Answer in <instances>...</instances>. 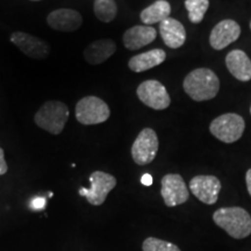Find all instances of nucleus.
Instances as JSON below:
<instances>
[{"mask_svg": "<svg viewBox=\"0 0 251 251\" xmlns=\"http://www.w3.org/2000/svg\"><path fill=\"white\" fill-rule=\"evenodd\" d=\"M183 87L187 96L194 101H206L218 96L220 80L211 69L199 68L185 77Z\"/></svg>", "mask_w": 251, "mask_h": 251, "instance_id": "obj_1", "label": "nucleus"}, {"mask_svg": "<svg viewBox=\"0 0 251 251\" xmlns=\"http://www.w3.org/2000/svg\"><path fill=\"white\" fill-rule=\"evenodd\" d=\"M215 225L229 236L242 240L251 234V216L242 207H222L213 214Z\"/></svg>", "mask_w": 251, "mask_h": 251, "instance_id": "obj_2", "label": "nucleus"}, {"mask_svg": "<svg viewBox=\"0 0 251 251\" xmlns=\"http://www.w3.org/2000/svg\"><path fill=\"white\" fill-rule=\"evenodd\" d=\"M69 115L70 112L64 102L58 100H49L36 112L34 121L41 129L47 130L52 135H58L64 129Z\"/></svg>", "mask_w": 251, "mask_h": 251, "instance_id": "obj_3", "label": "nucleus"}, {"mask_svg": "<svg viewBox=\"0 0 251 251\" xmlns=\"http://www.w3.org/2000/svg\"><path fill=\"white\" fill-rule=\"evenodd\" d=\"M246 129V122L236 113H227L215 118L209 125L213 136L224 143H234L242 137Z\"/></svg>", "mask_w": 251, "mask_h": 251, "instance_id": "obj_4", "label": "nucleus"}, {"mask_svg": "<svg viewBox=\"0 0 251 251\" xmlns=\"http://www.w3.org/2000/svg\"><path fill=\"white\" fill-rule=\"evenodd\" d=\"M75 113H76L77 121L85 126L102 124L107 121L111 115L107 103L94 96L84 97L83 99H80L77 102Z\"/></svg>", "mask_w": 251, "mask_h": 251, "instance_id": "obj_5", "label": "nucleus"}, {"mask_svg": "<svg viewBox=\"0 0 251 251\" xmlns=\"http://www.w3.org/2000/svg\"><path fill=\"white\" fill-rule=\"evenodd\" d=\"M90 181L91 187H81L79 194L85 197L87 201L93 206L102 205L108 193L117 186V179H115L114 176L102 171H94L90 176Z\"/></svg>", "mask_w": 251, "mask_h": 251, "instance_id": "obj_6", "label": "nucleus"}, {"mask_svg": "<svg viewBox=\"0 0 251 251\" xmlns=\"http://www.w3.org/2000/svg\"><path fill=\"white\" fill-rule=\"evenodd\" d=\"M158 136L152 128H144L131 146V157L139 165L150 164L158 152Z\"/></svg>", "mask_w": 251, "mask_h": 251, "instance_id": "obj_7", "label": "nucleus"}, {"mask_svg": "<svg viewBox=\"0 0 251 251\" xmlns=\"http://www.w3.org/2000/svg\"><path fill=\"white\" fill-rule=\"evenodd\" d=\"M139 99L148 107L163 111L168 108L171 103V98L168 90L158 80L149 79L141 83L136 90Z\"/></svg>", "mask_w": 251, "mask_h": 251, "instance_id": "obj_8", "label": "nucleus"}, {"mask_svg": "<svg viewBox=\"0 0 251 251\" xmlns=\"http://www.w3.org/2000/svg\"><path fill=\"white\" fill-rule=\"evenodd\" d=\"M161 194L168 207L179 206L190 198V191L180 175L169 174L162 178Z\"/></svg>", "mask_w": 251, "mask_h": 251, "instance_id": "obj_9", "label": "nucleus"}, {"mask_svg": "<svg viewBox=\"0 0 251 251\" xmlns=\"http://www.w3.org/2000/svg\"><path fill=\"white\" fill-rule=\"evenodd\" d=\"M190 191L201 202L214 205L221 191V181L215 176H196L190 181Z\"/></svg>", "mask_w": 251, "mask_h": 251, "instance_id": "obj_10", "label": "nucleus"}, {"mask_svg": "<svg viewBox=\"0 0 251 251\" xmlns=\"http://www.w3.org/2000/svg\"><path fill=\"white\" fill-rule=\"evenodd\" d=\"M11 42L30 58L43 59L49 55L48 43L28 33L14 31L11 35Z\"/></svg>", "mask_w": 251, "mask_h": 251, "instance_id": "obj_11", "label": "nucleus"}, {"mask_svg": "<svg viewBox=\"0 0 251 251\" xmlns=\"http://www.w3.org/2000/svg\"><path fill=\"white\" fill-rule=\"evenodd\" d=\"M241 35V27L236 21L226 19L215 25L209 35V45L215 50H224Z\"/></svg>", "mask_w": 251, "mask_h": 251, "instance_id": "obj_12", "label": "nucleus"}, {"mask_svg": "<svg viewBox=\"0 0 251 251\" xmlns=\"http://www.w3.org/2000/svg\"><path fill=\"white\" fill-rule=\"evenodd\" d=\"M49 27L58 31L71 33L79 29L83 25V17L76 9L59 8L49 13L47 18Z\"/></svg>", "mask_w": 251, "mask_h": 251, "instance_id": "obj_13", "label": "nucleus"}, {"mask_svg": "<svg viewBox=\"0 0 251 251\" xmlns=\"http://www.w3.org/2000/svg\"><path fill=\"white\" fill-rule=\"evenodd\" d=\"M157 36V30L151 26L141 25L134 26L125 31L124 45L128 50H139L153 42Z\"/></svg>", "mask_w": 251, "mask_h": 251, "instance_id": "obj_14", "label": "nucleus"}, {"mask_svg": "<svg viewBox=\"0 0 251 251\" xmlns=\"http://www.w3.org/2000/svg\"><path fill=\"white\" fill-rule=\"evenodd\" d=\"M159 34L169 48L178 49L186 41V30L180 21L169 17L159 24Z\"/></svg>", "mask_w": 251, "mask_h": 251, "instance_id": "obj_15", "label": "nucleus"}, {"mask_svg": "<svg viewBox=\"0 0 251 251\" xmlns=\"http://www.w3.org/2000/svg\"><path fill=\"white\" fill-rule=\"evenodd\" d=\"M228 71L240 81L251 80V59L243 50L235 49L226 56Z\"/></svg>", "mask_w": 251, "mask_h": 251, "instance_id": "obj_16", "label": "nucleus"}, {"mask_svg": "<svg viewBox=\"0 0 251 251\" xmlns=\"http://www.w3.org/2000/svg\"><path fill=\"white\" fill-rule=\"evenodd\" d=\"M117 51V45L113 40L102 39L94 41L84 50V58L89 64L97 65L106 62Z\"/></svg>", "mask_w": 251, "mask_h": 251, "instance_id": "obj_17", "label": "nucleus"}, {"mask_svg": "<svg viewBox=\"0 0 251 251\" xmlns=\"http://www.w3.org/2000/svg\"><path fill=\"white\" fill-rule=\"evenodd\" d=\"M166 58V52L163 49H152L149 51L142 52L134 57H131L128 62V68L134 72H144L150 69L158 67Z\"/></svg>", "mask_w": 251, "mask_h": 251, "instance_id": "obj_18", "label": "nucleus"}, {"mask_svg": "<svg viewBox=\"0 0 251 251\" xmlns=\"http://www.w3.org/2000/svg\"><path fill=\"white\" fill-rule=\"evenodd\" d=\"M171 14V6L166 0H157L141 12V21L147 26L153 24H161Z\"/></svg>", "mask_w": 251, "mask_h": 251, "instance_id": "obj_19", "label": "nucleus"}, {"mask_svg": "<svg viewBox=\"0 0 251 251\" xmlns=\"http://www.w3.org/2000/svg\"><path fill=\"white\" fill-rule=\"evenodd\" d=\"M94 14L101 23H112L118 14L115 0H94Z\"/></svg>", "mask_w": 251, "mask_h": 251, "instance_id": "obj_20", "label": "nucleus"}, {"mask_svg": "<svg viewBox=\"0 0 251 251\" xmlns=\"http://www.w3.org/2000/svg\"><path fill=\"white\" fill-rule=\"evenodd\" d=\"M209 0H185V7L188 12V20L192 24H200L203 20Z\"/></svg>", "mask_w": 251, "mask_h": 251, "instance_id": "obj_21", "label": "nucleus"}, {"mask_svg": "<svg viewBox=\"0 0 251 251\" xmlns=\"http://www.w3.org/2000/svg\"><path fill=\"white\" fill-rule=\"evenodd\" d=\"M143 251H180L176 244L156 237H148L142 244Z\"/></svg>", "mask_w": 251, "mask_h": 251, "instance_id": "obj_22", "label": "nucleus"}, {"mask_svg": "<svg viewBox=\"0 0 251 251\" xmlns=\"http://www.w3.org/2000/svg\"><path fill=\"white\" fill-rule=\"evenodd\" d=\"M47 205V200L46 198H42V197H37L35 199L33 200L30 203V207L34 209H43Z\"/></svg>", "mask_w": 251, "mask_h": 251, "instance_id": "obj_23", "label": "nucleus"}, {"mask_svg": "<svg viewBox=\"0 0 251 251\" xmlns=\"http://www.w3.org/2000/svg\"><path fill=\"white\" fill-rule=\"evenodd\" d=\"M8 170L7 163L5 161V153L4 150L0 148V175H5Z\"/></svg>", "mask_w": 251, "mask_h": 251, "instance_id": "obj_24", "label": "nucleus"}, {"mask_svg": "<svg viewBox=\"0 0 251 251\" xmlns=\"http://www.w3.org/2000/svg\"><path fill=\"white\" fill-rule=\"evenodd\" d=\"M141 183H142L144 186H151L152 185V176L149 174H146L142 176L141 178Z\"/></svg>", "mask_w": 251, "mask_h": 251, "instance_id": "obj_25", "label": "nucleus"}, {"mask_svg": "<svg viewBox=\"0 0 251 251\" xmlns=\"http://www.w3.org/2000/svg\"><path fill=\"white\" fill-rule=\"evenodd\" d=\"M246 183H247V188H248V192H249L250 197H251V169L247 171L246 175Z\"/></svg>", "mask_w": 251, "mask_h": 251, "instance_id": "obj_26", "label": "nucleus"}, {"mask_svg": "<svg viewBox=\"0 0 251 251\" xmlns=\"http://www.w3.org/2000/svg\"><path fill=\"white\" fill-rule=\"evenodd\" d=\"M31 1H40V0H31Z\"/></svg>", "mask_w": 251, "mask_h": 251, "instance_id": "obj_27", "label": "nucleus"}, {"mask_svg": "<svg viewBox=\"0 0 251 251\" xmlns=\"http://www.w3.org/2000/svg\"><path fill=\"white\" fill-rule=\"evenodd\" d=\"M250 29H251V23H250Z\"/></svg>", "mask_w": 251, "mask_h": 251, "instance_id": "obj_28", "label": "nucleus"}, {"mask_svg": "<svg viewBox=\"0 0 251 251\" xmlns=\"http://www.w3.org/2000/svg\"><path fill=\"white\" fill-rule=\"evenodd\" d=\"M250 114H251V107H250Z\"/></svg>", "mask_w": 251, "mask_h": 251, "instance_id": "obj_29", "label": "nucleus"}]
</instances>
